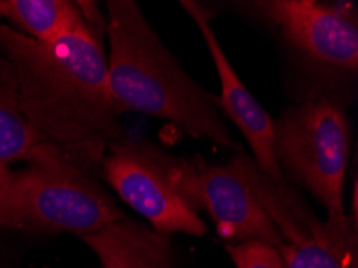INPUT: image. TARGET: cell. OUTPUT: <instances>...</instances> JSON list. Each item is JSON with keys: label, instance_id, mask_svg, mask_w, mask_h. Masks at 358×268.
<instances>
[{"label": "cell", "instance_id": "obj_6", "mask_svg": "<svg viewBox=\"0 0 358 268\" xmlns=\"http://www.w3.org/2000/svg\"><path fill=\"white\" fill-rule=\"evenodd\" d=\"M278 26L283 39L323 66L355 73L358 68V18L354 2L268 0L254 3Z\"/></svg>", "mask_w": 358, "mask_h": 268}, {"label": "cell", "instance_id": "obj_4", "mask_svg": "<svg viewBox=\"0 0 358 268\" xmlns=\"http://www.w3.org/2000/svg\"><path fill=\"white\" fill-rule=\"evenodd\" d=\"M101 172L122 201L162 234L203 237L198 212V161L177 157L146 140L119 139L101 161Z\"/></svg>", "mask_w": 358, "mask_h": 268}, {"label": "cell", "instance_id": "obj_13", "mask_svg": "<svg viewBox=\"0 0 358 268\" xmlns=\"http://www.w3.org/2000/svg\"><path fill=\"white\" fill-rule=\"evenodd\" d=\"M225 249L236 268H286L278 248L260 239L230 243Z\"/></svg>", "mask_w": 358, "mask_h": 268}, {"label": "cell", "instance_id": "obj_7", "mask_svg": "<svg viewBox=\"0 0 358 268\" xmlns=\"http://www.w3.org/2000/svg\"><path fill=\"white\" fill-rule=\"evenodd\" d=\"M248 161L244 153L220 166L198 161L201 206L209 212L224 239L233 243L260 239L278 248L283 239L254 193Z\"/></svg>", "mask_w": 358, "mask_h": 268}, {"label": "cell", "instance_id": "obj_9", "mask_svg": "<svg viewBox=\"0 0 358 268\" xmlns=\"http://www.w3.org/2000/svg\"><path fill=\"white\" fill-rule=\"evenodd\" d=\"M278 251L286 268H358L357 220L344 214L323 222L313 214Z\"/></svg>", "mask_w": 358, "mask_h": 268}, {"label": "cell", "instance_id": "obj_10", "mask_svg": "<svg viewBox=\"0 0 358 268\" xmlns=\"http://www.w3.org/2000/svg\"><path fill=\"white\" fill-rule=\"evenodd\" d=\"M83 239L103 268H173L167 234L126 217Z\"/></svg>", "mask_w": 358, "mask_h": 268}, {"label": "cell", "instance_id": "obj_5", "mask_svg": "<svg viewBox=\"0 0 358 268\" xmlns=\"http://www.w3.org/2000/svg\"><path fill=\"white\" fill-rule=\"evenodd\" d=\"M350 124L328 97H308L275 121V153L281 172L312 193L328 217L344 216V180Z\"/></svg>", "mask_w": 358, "mask_h": 268}, {"label": "cell", "instance_id": "obj_12", "mask_svg": "<svg viewBox=\"0 0 358 268\" xmlns=\"http://www.w3.org/2000/svg\"><path fill=\"white\" fill-rule=\"evenodd\" d=\"M45 143L21 111L12 66L0 58V164L29 161Z\"/></svg>", "mask_w": 358, "mask_h": 268}, {"label": "cell", "instance_id": "obj_3", "mask_svg": "<svg viewBox=\"0 0 358 268\" xmlns=\"http://www.w3.org/2000/svg\"><path fill=\"white\" fill-rule=\"evenodd\" d=\"M31 166L0 185V227L85 237L124 218L87 171L45 143Z\"/></svg>", "mask_w": 358, "mask_h": 268}, {"label": "cell", "instance_id": "obj_8", "mask_svg": "<svg viewBox=\"0 0 358 268\" xmlns=\"http://www.w3.org/2000/svg\"><path fill=\"white\" fill-rule=\"evenodd\" d=\"M180 5L192 16L194 24L199 27L210 57L214 59L222 87V94L220 98H217V105L246 136L254 157H256L254 162L257 164L260 171L276 182H285L286 178L281 172L275 153V121L272 116L265 111L262 105L248 90L244 82L238 78L236 71L233 69L231 63L229 62V57L217 41L206 10L192 0H182Z\"/></svg>", "mask_w": 358, "mask_h": 268}, {"label": "cell", "instance_id": "obj_2", "mask_svg": "<svg viewBox=\"0 0 358 268\" xmlns=\"http://www.w3.org/2000/svg\"><path fill=\"white\" fill-rule=\"evenodd\" d=\"M108 85L119 113L166 119L193 139L236 148L217 98L185 73L137 2L108 0Z\"/></svg>", "mask_w": 358, "mask_h": 268}, {"label": "cell", "instance_id": "obj_14", "mask_svg": "<svg viewBox=\"0 0 358 268\" xmlns=\"http://www.w3.org/2000/svg\"><path fill=\"white\" fill-rule=\"evenodd\" d=\"M10 175H12V172L8 171V167L5 166V164H0V185L7 182V180L10 178Z\"/></svg>", "mask_w": 358, "mask_h": 268}, {"label": "cell", "instance_id": "obj_11", "mask_svg": "<svg viewBox=\"0 0 358 268\" xmlns=\"http://www.w3.org/2000/svg\"><path fill=\"white\" fill-rule=\"evenodd\" d=\"M0 18L39 42H53L87 24L79 3L71 0H0Z\"/></svg>", "mask_w": 358, "mask_h": 268}, {"label": "cell", "instance_id": "obj_1", "mask_svg": "<svg viewBox=\"0 0 358 268\" xmlns=\"http://www.w3.org/2000/svg\"><path fill=\"white\" fill-rule=\"evenodd\" d=\"M0 52L15 73L21 111L42 139L84 171L101 164L122 130L94 27L39 42L0 24Z\"/></svg>", "mask_w": 358, "mask_h": 268}]
</instances>
